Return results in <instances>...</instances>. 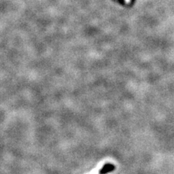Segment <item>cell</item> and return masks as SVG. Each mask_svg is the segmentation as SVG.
Instances as JSON below:
<instances>
[{
  "label": "cell",
  "mask_w": 174,
  "mask_h": 174,
  "mask_svg": "<svg viewBox=\"0 0 174 174\" xmlns=\"http://www.w3.org/2000/svg\"><path fill=\"white\" fill-rule=\"evenodd\" d=\"M115 168L114 165L110 163H107L100 171V174H107L108 173H110V172L113 171Z\"/></svg>",
  "instance_id": "1"
}]
</instances>
